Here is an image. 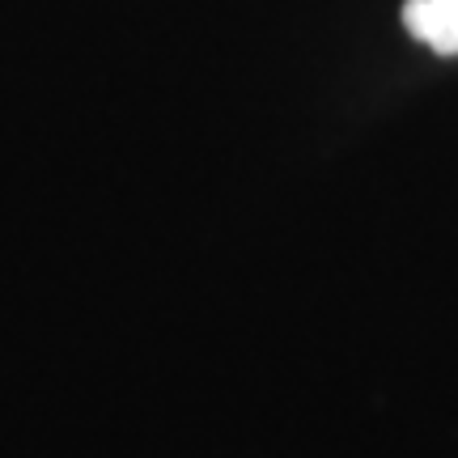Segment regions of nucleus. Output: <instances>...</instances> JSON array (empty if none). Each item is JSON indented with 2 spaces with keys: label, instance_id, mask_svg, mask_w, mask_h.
I'll use <instances>...</instances> for the list:
<instances>
[{
  "label": "nucleus",
  "instance_id": "nucleus-1",
  "mask_svg": "<svg viewBox=\"0 0 458 458\" xmlns=\"http://www.w3.org/2000/svg\"><path fill=\"white\" fill-rule=\"evenodd\" d=\"M403 26L437 55H458V0H408Z\"/></svg>",
  "mask_w": 458,
  "mask_h": 458
}]
</instances>
